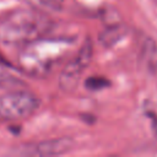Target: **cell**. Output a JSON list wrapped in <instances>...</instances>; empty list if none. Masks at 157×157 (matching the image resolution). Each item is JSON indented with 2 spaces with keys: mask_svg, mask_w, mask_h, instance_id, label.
I'll list each match as a JSON object with an SVG mask.
<instances>
[{
  "mask_svg": "<svg viewBox=\"0 0 157 157\" xmlns=\"http://www.w3.org/2000/svg\"><path fill=\"white\" fill-rule=\"evenodd\" d=\"M75 45V38H47L45 36L23 45L17 63L20 69L28 76L42 78L48 76L64 60L69 59L74 54Z\"/></svg>",
  "mask_w": 157,
  "mask_h": 157,
  "instance_id": "1",
  "label": "cell"
},
{
  "mask_svg": "<svg viewBox=\"0 0 157 157\" xmlns=\"http://www.w3.org/2000/svg\"><path fill=\"white\" fill-rule=\"evenodd\" d=\"M53 27L52 18L42 10L16 9L0 17V42L7 45H26L45 37Z\"/></svg>",
  "mask_w": 157,
  "mask_h": 157,
  "instance_id": "2",
  "label": "cell"
},
{
  "mask_svg": "<svg viewBox=\"0 0 157 157\" xmlns=\"http://www.w3.org/2000/svg\"><path fill=\"white\" fill-rule=\"evenodd\" d=\"M39 98L28 91H12L0 97V119L16 121L27 119L38 108Z\"/></svg>",
  "mask_w": 157,
  "mask_h": 157,
  "instance_id": "3",
  "label": "cell"
},
{
  "mask_svg": "<svg viewBox=\"0 0 157 157\" xmlns=\"http://www.w3.org/2000/svg\"><path fill=\"white\" fill-rule=\"evenodd\" d=\"M93 56V47L90 39H86V42L82 44V47L74 53L72 58L66 61L64 69L60 72L59 76V87L64 92H72L81 77L85 72L86 67L90 65Z\"/></svg>",
  "mask_w": 157,
  "mask_h": 157,
  "instance_id": "4",
  "label": "cell"
},
{
  "mask_svg": "<svg viewBox=\"0 0 157 157\" xmlns=\"http://www.w3.org/2000/svg\"><path fill=\"white\" fill-rule=\"evenodd\" d=\"M74 140L70 137H59V139H50L45 141H40L37 144L23 145L18 148L13 150L15 155L21 156H59L70 152L74 148Z\"/></svg>",
  "mask_w": 157,
  "mask_h": 157,
  "instance_id": "5",
  "label": "cell"
},
{
  "mask_svg": "<svg viewBox=\"0 0 157 157\" xmlns=\"http://www.w3.org/2000/svg\"><path fill=\"white\" fill-rule=\"evenodd\" d=\"M139 59L148 74H157V43L151 37L141 39Z\"/></svg>",
  "mask_w": 157,
  "mask_h": 157,
  "instance_id": "6",
  "label": "cell"
},
{
  "mask_svg": "<svg viewBox=\"0 0 157 157\" xmlns=\"http://www.w3.org/2000/svg\"><path fill=\"white\" fill-rule=\"evenodd\" d=\"M128 33V28L120 23L119 21H113L109 22L104 29L99 33L98 36V40L99 43L105 47V48H110L114 47L117 43H119Z\"/></svg>",
  "mask_w": 157,
  "mask_h": 157,
  "instance_id": "7",
  "label": "cell"
},
{
  "mask_svg": "<svg viewBox=\"0 0 157 157\" xmlns=\"http://www.w3.org/2000/svg\"><path fill=\"white\" fill-rule=\"evenodd\" d=\"M31 7L38 10H56L60 7V0H23Z\"/></svg>",
  "mask_w": 157,
  "mask_h": 157,
  "instance_id": "8",
  "label": "cell"
},
{
  "mask_svg": "<svg viewBox=\"0 0 157 157\" xmlns=\"http://www.w3.org/2000/svg\"><path fill=\"white\" fill-rule=\"evenodd\" d=\"M110 85V82L104 78V77H99V76H93V77H88L85 82V86L91 90V91H98L102 88H105Z\"/></svg>",
  "mask_w": 157,
  "mask_h": 157,
  "instance_id": "9",
  "label": "cell"
},
{
  "mask_svg": "<svg viewBox=\"0 0 157 157\" xmlns=\"http://www.w3.org/2000/svg\"><path fill=\"white\" fill-rule=\"evenodd\" d=\"M10 77V71H9V67L5 65L4 61L0 60V85L5 83Z\"/></svg>",
  "mask_w": 157,
  "mask_h": 157,
  "instance_id": "10",
  "label": "cell"
},
{
  "mask_svg": "<svg viewBox=\"0 0 157 157\" xmlns=\"http://www.w3.org/2000/svg\"><path fill=\"white\" fill-rule=\"evenodd\" d=\"M147 117L150 118V120H151V125H152V130H153V132L156 134V136H157V115L155 114V113H147Z\"/></svg>",
  "mask_w": 157,
  "mask_h": 157,
  "instance_id": "11",
  "label": "cell"
}]
</instances>
